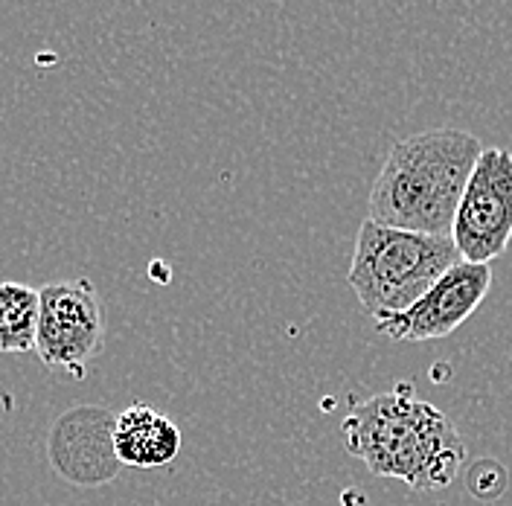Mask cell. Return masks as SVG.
I'll return each instance as SVG.
<instances>
[{"label": "cell", "mask_w": 512, "mask_h": 506, "mask_svg": "<svg viewBox=\"0 0 512 506\" xmlns=\"http://www.w3.org/2000/svg\"><path fill=\"white\" fill-rule=\"evenodd\" d=\"M451 242L463 262L489 265L512 242V152L483 149L460 198Z\"/></svg>", "instance_id": "5b68a950"}, {"label": "cell", "mask_w": 512, "mask_h": 506, "mask_svg": "<svg viewBox=\"0 0 512 506\" xmlns=\"http://www.w3.org/2000/svg\"><path fill=\"white\" fill-rule=\"evenodd\" d=\"M492 288V268L483 262H457L431 285L411 309L379 320L376 329L390 341H437L457 332L480 309Z\"/></svg>", "instance_id": "8992f818"}, {"label": "cell", "mask_w": 512, "mask_h": 506, "mask_svg": "<svg viewBox=\"0 0 512 506\" xmlns=\"http://www.w3.org/2000/svg\"><path fill=\"white\" fill-rule=\"evenodd\" d=\"M111 451L123 466L158 469L178 457L181 431L169 416L143 402H134L123 413H117L111 425Z\"/></svg>", "instance_id": "52a82bcc"}, {"label": "cell", "mask_w": 512, "mask_h": 506, "mask_svg": "<svg viewBox=\"0 0 512 506\" xmlns=\"http://www.w3.org/2000/svg\"><path fill=\"white\" fill-rule=\"evenodd\" d=\"M344 443L376 477H393L419 492L446 489L466 460L454 422L411 387L358 402L344 419Z\"/></svg>", "instance_id": "6da1fadb"}, {"label": "cell", "mask_w": 512, "mask_h": 506, "mask_svg": "<svg viewBox=\"0 0 512 506\" xmlns=\"http://www.w3.org/2000/svg\"><path fill=\"white\" fill-rule=\"evenodd\" d=\"M35 352L44 367L73 379L88 376V364L102 347L105 315L91 280H59L38 291Z\"/></svg>", "instance_id": "277c9868"}, {"label": "cell", "mask_w": 512, "mask_h": 506, "mask_svg": "<svg viewBox=\"0 0 512 506\" xmlns=\"http://www.w3.org/2000/svg\"><path fill=\"white\" fill-rule=\"evenodd\" d=\"M460 262L451 236H428L384 224H361L347 280L376 323L411 309L416 300Z\"/></svg>", "instance_id": "3957f363"}, {"label": "cell", "mask_w": 512, "mask_h": 506, "mask_svg": "<svg viewBox=\"0 0 512 506\" xmlns=\"http://www.w3.org/2000/svg\"><path fill=\"white\" fill-rule=\"evenodd\" d=\"M480 140L460 128H431L396 143L370 190V222L451 236Z\"/></svg>", "instance_id": "7a4b0ae2"}, {"label": "cell", "mask_w": 512, "mask_h": 506, "mask_svg": "<svg viewBox=\"0 0 512 506\" xmlns=\"http://www.w3.org/2000/svg\"><path fill=\"white\" fill-rule=\"evenodd\" d=\"M38 291L24 283H0V355L35 352Z\"/></svg>", "instance_id": "ba28073f"}]
</instances>
